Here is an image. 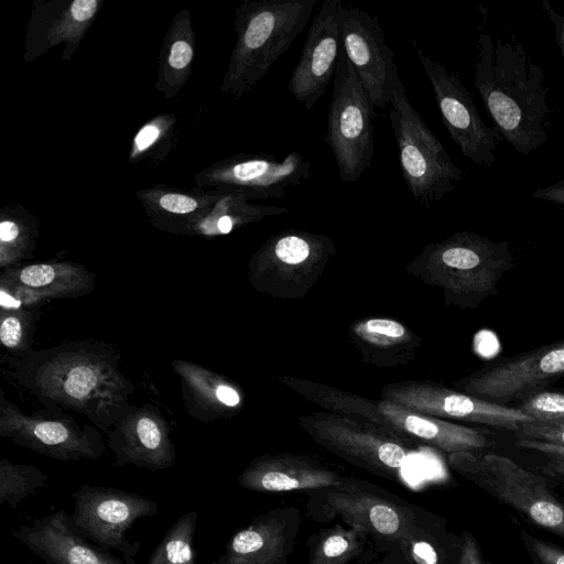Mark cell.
<instances>
[{
  "label": "cell",
  "instance_id": "obj_5",
  "mask_svg": "<svg viewBox=\"0 0 564 564\" xmlns=\"http://www.w3.org/2000/svg\"><path fill=\"white\" fill-rule=\"evenodd\" d=\"M423 259L449 302L462 307H476L497 295L499 282L516 264L508 241H492L471 231L427 246Z\"/></svg>",
  "mask_w": 564,
  "mask_h": 564
},
{
  "label": "cell",
  "instance_id": "obj_40",
  "mask_svg": "<svg viewBox=\"0 0 564 564\" xmlns=\"http://www.w3.org/2000/svg\"><path fill=\"white\" fill-rule=\"evenodd\" d=\"M460 536L458 557L455 564H487L480 545L475 535L469 531H463Z\"/></svg>",
  "mask_w": 564,
  "mask_h": 564
},
{
  "label": "cell",
  "instance_id": "obj_31",
  "mask_svg": "<svg viewBox=\"0 0 564 564\" xmlns=\"http://www.w3.org/2000/svg\"><path fill=\"white\" fill-rule=\"evenodd\" d=\"M198 512L181 516L166 531L147 564H196L194 536Z\"/></svg>",
  "mask_w": 564,
  "mask_h": 564
},
{
  "label": "cell",
  "instance_id": "obj_45",
  "mask_svg": "<svg viewBox=\"0 0 564 564\" xmlns=\"http://www.w3.org/2000/svg\"><path fill=\"white\" fill-rule=\"evenodd\" d=\"M487 564H490L489 562Z\"/></svg>",
  "mask_w": 564,
  "mask_h": 564
},
{
  "label": "cell",
  "instance_id": "obj_7",
  "mask_svg": "<svg viewBox=\"0 0 564 564\" xmlns=\"http://www.w3.org/2000/svg\"><path fill=\"white\" fill-rule=\"evenodd\" d=\"M35 390L47 399L89 414L121 411L124 381L106 358L84 349H61L40 364Z\"/></svg>",
  "mask_w": 564,
  "mask_h": 564
},
{
  "label": "cell",
  "instance_id": "obj_42",
  "mask_svg": "<svg viewBox=\"0 0 564 564\" xmlns=\"http://www.w3.org/2000/svg\"><path fill=\"white\" fill-rule=\"evenodd\" d=\"M531 197L564 205V180L534 191Z\"/></svg>",
  "mask_w": 564,
  "mask_h": 564
},
{
  "label": "cell",
  "instance_id": "obj_25",
  "mask_svg": "<svg viewBox=\"0 0 564 564\" xmlns=\"http://www.w3.org/2000/svg\"><path fill=\"white\" fill-rule=\"evenodd\" d=\"M135 196L155 228L183 234L191 223L219 198L220 192L198 187L183 191L164 184H154L137 191Z\"/></svg>",
  "mask_w": 564,
  "mask_h": 564
},
{
  "label": "cell",
  "instance_id": "obj_37",
  "mask_svg": "<svg viewBox=\"0 0 564 564\" xmlns=\"http://www.w3.org/2000/svg\"><path fill=\"white\" fill-rule=\"evenodd\" d=\"M30 325L26 312H2L0 325V340L3 347L10 350H21L26 347Z\"/></svg>",
  "mask_w": 564,
  "mask_h": 564
},
{
  "label": "cell",
  "instance_id": "obj_19",
  "mask_svg": "<svg viewBox=\"0 0 564 564\" xmlns=\"http://www.w3.org/2000/svg\"><path fill=\"white\" fill-rule=\"evenodd\" d=\"M301 521L297 507L268 510L234 533L212 564H289Z\"/></svg>",
  "mask_w": 564,
  "mask_h": 564
},
{
  "label": "cell",
  "instance_id": "obj_9",
  "mask_svg": "<svg viewBox=\"0 0 564 564\" xmlns=\"http://www.w3.org/2000/svg\"><path fill=\"white\" fill-rule=\"evenodd\" d=\"M302 425L316 443L344 460L378 477L401 481L411 441L397 432L333 414L306 417Z\"/></svg>",
  "mask_w": 564,
  "mask_h": 564
},
{
  "label": "cell",
  "instance_id": "obj_41",
  "mask_svg": "<svg viewBox=\"0 0 564 564\" xmlns=\"http://www.w3.org/2000/svg\"><path fill=\"white\" fill-rule=\"evenodd\" d=\"M542 8L555 31V40L564 57V15L553 9L547 0L542 1Z\"/></svg>",
  "mask_w": 564,
  "mask_h": 564
},
{
  "label": "cell",
  "instance_id": "obj_39",
  "mask_svg": "<svg viewBox=\"0 0 564 564\" xmlns=\"http://www.w3.org/2000/svg\"><path fill=\"white\" fill-rule=\"evenodd\" d=\"M513 434L516 438L532 440L564 447V421L555 423L530 422Z\"/></svg>",
  "mask_w": 564,
  "mask_h": 564
},
{
  "label": "cell",
  "instance_id": "obj_6",
  "mask_svg": "<svg viewBox=\"0 0 564 564\" xmlns=\"http://www.w3.org/2000/svg\"><path fill=\"white\" fill-rule=\"evenodd\" d=\"M389 104L404 183L417 204L432 207L454 189L464 173L412 106L399 75Z\"/></svg>",
  "mask_w": 564,
  "mask_h": 564
},
{
  "label": "cell",
  "instance_id": "obj_10",
  "mask_svg": "<svg viewBox=\"0 0 564 564\" xmlns=\"http://www.w3.org/2000/svg\"><path fill=\"white\" fill-rule=\"evenodd\" d=\"M311 173V162L295 150L282 160L267 153H239L197 172L194 184L200 189L236 195L248 202L279 199Z\"/></svg>",
  "mask_w": 564,
  "mask_h": 564
},
{
  "label": "cell",
  "instance_id": "obj_4",
  "mask_svg": "<svg viewBox=\"0 0 564 564\" xmlns=\"http://www.w3.org/2000/svg\"><path fill=\"white\" fill-rule=\"evenodd\" d=\"M448 464L531 525L564 539V502L549 478L495 453H452Z\"/></svg>",
  "mask_w": 564,
  "mask_h": 564
},
{
  "label": "cell",
  "instance_id": "obj_44",
  "mask_svg": "<svg viewBox=\"0 0 564 564\" xmlns=\"http://www.w3.org/2000/svg\"><path fill=\"white\" fill-rule=\"evenodd\" d=\"M562 492H563L562 500L564 502V485H562Z\"/></svg>",
  "mask_w": 564,
  "mask_h": 564
},
{
  "label": "cell",
  "instance_id": "obj_27",
  "mask_svg": "<svg viewBox=\"0 0 564 564\" xmlns=\"http://www.w3.org/2000/svg\"><path fill=\"white\" fill-rule=\"evenodd\" d=\"M285 213L288 208L281 206L253 204L239 196L220 193L219 198L191 223L183 235L205 237L227 235L247 224Z\"/></svg>",
  "mask_w": 564,
  "mask_h": 564
},
{
  "label": "cell",
  "instance_id": "obj_18",
  "mask_svg": "<svg viewBox=\"0 0 564 564\" xmlns=\"http://www.w3.org/2000/svg\"><path fill=\"white\" fill-rule=\"evenodd\" d=\"M102 4V0H33L24 62L32 63L59 44H64L62 59L70 61Z\"/></svg>",
  "mask_w": 564,
  "mask_h": 564
},
{
  "label": "cell",
  "instance_id": "obj_36",
  "mask_svg": "<svg viewBox=\"0 0 564 564\" xmlns=\"http://www.w3.org/2000/svg\"><path fill=\"white\" fill-rule=\"evenodd\" d=\"M355 333L362 340L380 347L395 345L406 335L403 325L387 318H372L361 322L356 326Z\"/></svg>",
  "mask_w": 564,
  "mask_h": 564
},
{
  "label": "cell",
  "instance_id": "obj_29",
  "mask_svg": "<svg viewBox=\"0 0 564 564\" xmlns=\"http://www.w3.org/2000/svg\"><path fill=\"white\" fill-rule=\"evenodd\" d=\"M178 119L171 112L158 113L135 132L128 154L130 163L149 162L158 165L177 142Z\"/></svg>",
  "mask_w": 564,
  "mask_h": 564
},
{
  "label": "cell",
  "instance_id": "obj_43",
  "mask_svg": "<svg viewBox=\"0 0 564 564\" xmlns=\"http://www.w3.org/2000/svg\"><path fill=\"white\" fill-rule=\"evenodd\" d=\"M370 564H414L400 552L383 553L382 557Z\"/></svg>",
  "mask_w": 564,
  "mask_h": 564
},
{
  "label": "cell",
  "instance_id": "obj_20",
  "mask_svg": "<svg viewBox=\"0 0 564 564\" xmlns=\"http://www.w3.org/2000/svg\"><path fill=\"white\" fill-rule=\"evenodd\" d=\"M12 535L45 564H128L78 533L64 510L34 519Z\"/></svg>",
  "mask_w": 564,
  "mask_h": 564
},
{
  "label": "cell",
  "instance_id": "obj_32",
  "mask_svg": "<svg viewBox=\"0 0 564 564\" xmlns=\"http://www.w3.org/2000/svg\"><path fill=\"white\" fill-rule=\"evenodd\" d=\"M48 475L29 464L0 460V506L17 509L21 501L45 486Z\"/></svg>",
  "mask_w": 564,
  "mask_h": 564
},
{
  "label": "cell",
  "instance_id": "obj_30",
  "mask_svg": "<svg viewBox=\"0 0 564 564\" xmlns=\"http://www.w3.org/2000/svg\"><path fill=\"white\" fill-rule=\"evenodd\" d=\"M39 235L36 217L21 204H4L0 210V261L4 268L25 257Z\"/></svg>",
  "mask_w": 564,
  "mask_h": 564
},
{
  "label": "cell",
  "instance_id": "obj_1",
  "mask_svg": "<svg viewBox=\"0 0 564 564\" xmlns=\"http://www.w3.org/2000/svg\"><path fill=\"white\" fill-rule=\"evenodd\" d=\"M306 513L317 522L341 520L365 531L383 554L400 552L414 564H455L460 536L447 520L367 480L344 477L307 491Z\"/></svg>",
  "mask_w": 564,
  "mask_h": 564
},
{
  "label": "cell",
  "instance_id": "obj_13",
  "mask_svg": "<svg viewBox=\"0 0 564 564\" xmlns=\"http://www.w3.org/2000/svg\"><path fill=\"white\" fill-rule=\"evenodd\" d=\"M412 45L432 86L443 124L451 139L466 159L491 167L497 161L501 135L484 122L473 95L458 75L433 59L416 41L413 40Z\"/></svg>",
  "mask_w": 564,
  "mask_h": 564
},
{
  "label": "cell",
  "instance_id": "obj_16",
  "mask_svg": "<svg viewBox=\"0 0 564 564\" xmlns=\"http://www.w3.org/2000/svg\"><path fill=\"white\" fill-rule=\"evenodd\" d=\"M384 395V400L421 414L468 421L513 433L533 422L514 406L491 403L462 391L426 383L392 387Z\"/></svg>",
  "mask_w": 564,
  "mask_h": 564
},
{
  "label": "cell",
  "instance_id": "obj_38",
  "mask_svg": "<svg viewBox=\"0 0 564 564\" xmlns=\"http://www.w3.org/2000/svg\"><path fill=\"white\" fill-rule=\"evenodd\" d=\"M520 538L533 564H564V549L547 540L535 536L525 529Z\"/></svg>",
  "mask_w": 564,
  "mask_h": 564
},
{
  "label": "cell",
  "instance_id": "obj_12",
  "mask_svg": "<svg viewBox=\"0 0 564 564\" xmlns=\"http://www.w3.org/2000/svg\"><path fill=\"white\" fill-rule=\"evenodd\" d=\"M564 377V338L497 359L457 383L462 392L513 406Z\"/></svg>",
  "mask_w": 564,
  "mask_h": 564
},
{
  "label": "cell",
  "instance_id": "obj_28",
  "mask_svg": "<svg viewBox=\"0 0 564 564\" xmlns=\"http://www.w3.org/2000/svg\"><path fill=\"white\" fill-rule=\"evenodd\" d=\"M370 541L360 529L334 524L308 538V564H350L364 556Z\"/></svg>",
  "mask_w": 564,
  "mask_h": 564
},
{
  "label": "cell",
  "instance_id": "obj_23",
  "mask_svg": "<svg viewBox=\"0 0 564 564\" xmlns=\"http://www.w3.org/2000/svg\"><path fill=\"white\" fill-rule=\"evenodd\" d=\"M378 408L391 429L400 435L410 441L419 440L448 454L478 453L492 446L490 434L481 430L421 414L387 400L381 401Z\"/></svg>",
  "mask_w": 564,
  "mask_h": 564
},
{
  "label": "cell",
  "instance_id": "obj_2",
  "mask_svg": "<svg viewBox=\"0 0 564 564\" xmlns=\"http://www.w3.org/2000/svg\"><path fill=\"white\" fill-rule=\"evenodd\" d=\"M475 88L495 129L517 152L528 155L547 140L549 88L540 65L521 43L494 40L479 31Z\"/></svg>",
  "mask_w": 564,
  "mask_h": 564
},
{
  "label": "cell",
  "instance_id": "obj_34",
  "mask_svg": "<svg viewBox=\"0 0 564 564\" xmlns=\"http://www.w3.org/2000/svg\"><path fill=\"white\" fill-rule=\"evenodd\" d=\"M513 406L530 416L533 422H563L564 388L553 390L544 389L524 398Z\"/></svg>",
  "mask_w": 564,
  "mask_h": 564
},
{
  "label": "cell",
  "instance_id": "obj_17",
  "mask_svg": "<svg viewBox=\"0 0 564 564\" xmlns=\"http://www.w3.org/2000/svg\"><path fill=\"white\" fill-rule=\"evenodd\" d=\"M340 0H326L307 31L301 56L289 82L294 99L311 110L334 79L341 51Z\"/></svg>",
  "mask_w": 564,
  "mask_h": 564
},
{
  "label": "cell",
  "instance_id": "obj_24",
  "mask_svg": "<svg viewBox=\"0 0 564 564\" xmlns=\"http://www.w3.org/2000/svg\"><path fill=\"white\" fill-rule=\"evenodd\" d=\"M93 278L83 267L68 262L33 263L8 270L2 276V290L24 303L35 299L64 297L87 292Z\"/></svg>",
  "mask_w": 564,
  "mask_h": 564
},
{
  "label": "cell",
  "instance_id": "obj_8",
  "mask_svg": "<svg viewBox=\"0 0 564 564\" xmlns=\"http://www.w3.org/2000/svg\"><path fill=\"white\" fill-rule=\"evenodd\" d=\"M373 119L375 107L341 47L333 79L325 142L345 183L359 180L372 162Z\"/></svg>",
  "mask_w": 564,
  "mask_h": 564
},
{
  "label": "cell",
  "instance_id": "obj_14",
  "mask_svg": "<svg viewBox=\"0 0 564 564\" xmlns=\"http://www.w3.org/2000/svg\"><path fill=\"white\" fill-rule=\"evenodd\" d=\"M343 50L358 75L373 107L390 102L394 78L399 75L394 53L389 47L378 17L354 7H339Z\"/></svg>",
  "mask_w": 564,
  "mask_h": 564
},
{
  "label": "cell",
  "instance_id": "obj_26",
  "mask_svg": "<svg viewBox=\"0 0 564 564\" xmlns=\"http://www.w3.org/2000/svg\"><path fill=\"white\" fill-rule=\"evenodd\" d=\"M196 35L187 9L172 19L159 52L155 90L173 99L187 83L195 59Z\"/></svg>",
  "mask_w": 564,
  "mask_h": 564
},
{
  "label": "cell",
  "instance_id": "obj_33",
  "mask_svg": "<svg viewBox=\"0 0 564 564\" xmlns=\"http://www.w3.org/2000/svg\"><path fill=\"white\" fill-rule=\"evenodd\" d=\"M189 390L206 404H218L224 408H235L240 403L238 391L226 382L218 381L208 371L197 366L183 362L177 367Z\"/></svg>",
  "mask_w": 564,
  "mask_h": 564
},
{
  "label": "cell",
  "instance_id": "obj_22",
  "mask_svg": "<svg viewBox=\"0 0 564 564\" xmlns=\"http://www.w3.org/2000/svg\"><path fill=\"white\" fill-rule=\"evenodd\" d=\"M109 447L116 465H134L150 470L170 468L175 463V449L167 424L150 410L127 415L111 432Z\"/></svg>",
  "mask_w": 564,
  "mask_h": 564
},
{
  "label": "cell",
  "instance_id": "obj_15",
  "mask_svg": "<svg viewBox=\"0 0 564 564\" xmlns=\"http://www.w3.org/2000/svg\"><path fill=\"white\" fill-rule=\"evenodd\" d=\"M0 435L39 454L59 460L98 459L106 445L97 431L70 419L25 415L3 397Z\"/></svg>",
  "mask_w": 564,
  "mask_h": 564
},
{
  "label": "cell",
  "instance_id": "obj_21",
  "mask_svg": "<svg viewBox=\"0 0 564 564\" xmlns=\"http://www.w3.org/2000/svg\"><path fill=\"white\" fill-rule=\"evenodd\" d=\"M345 476L303 455H264L238 476L240 487L256 492L311 491L338 485Z\"/></svg>",
  "mask_w": 564,
  "mask_h": 564
},
{
  "label": "cell",
  "instance_id": "obj_3",
  "mask_svg": "<svg viewBox=\"0 0 564 564\" xmlns=\"http://www.w3.org/2000/svg\"><path fill=\"white\" fill-rule=\"evenodd\" d=\"M316 0H243L234 17L236 43L219 90L241 99L306 26Z\"/></svg>",
  "mask_w": 564,
  "mask_h": 564
},
{
  "label": "cell",
  "instance_id": "obj_35",
  "mask_svg": "<svg viewBox=\"0 0 564 564\" xmlns=\"http://www.w3.org/2000/svg\"><path fill=\"white\" fill-rule=\"evenodd\" d=\"M516 445L538 453L542 457V464L538 467L541 475L549 478L554 485H564L563 446L522 438H516Z\"/></svg>",
  "mask_w": 564,
  "mask_h": 564
},
{
  "label": "cell",
  "instance_id": "obj_11",
  "mask_svg": "<svg viewBox=\"0 0 564 564\" xmlns=\"http://www.w3.org/2000/svg\"><path fill=\"white\" fill-rule=\"evenodd\" d=\"M72 498L74 509L68 519L73 528L94 544L121 553L128 564H135L141 545L130 541L127 531L138 520L156 514V502L134 492L87 484Z\"/></svg>",
  "mask_w": 564,
  "mask_h": 564
}]
</instances>
